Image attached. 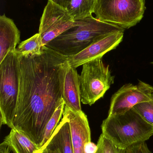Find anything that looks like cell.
Returning a JSON list of instances; mask_svg holds the SVG:
<instances>
[{
    "instance_id": "obj_1",
    "label": "cell",
    "mask_w": 153,
    "mask_h": 153,
    "mask_svg": "<svg viewBox=\"0 0 153 153\" xmlns=\"http://www.w3.org/2000/svg\"><path fill=\"white\" fill-rule=\"evenodd\" d=\"M19 91L12 128L23 133L40 149L45 128L64 102L63 82L68 56L46 46L40 53H18Z\"/></svg>"
},
{
    "instance_id": "obj_2",
    "label": "cell",
    "mask_w": 153,
    "mask_h": 153,
    "mask_svg": "<svg viewBox=\"0 0 153 153\" xmlns=\"http://www.w3.org/2000/svg\"><path fill=\"white\" fill-rule=\"evenodd\" d=\"M77 21V25L50 41L46 46L65 56L79 53L102 37L125 30L101 21L93 15Z\"/></svg>"
},
{
    "instance_id": "obj_3",
    "label": "cell",
    "mask_w": 153,
    "mask_h": 153,
    "mask_svg": "<svg viewBox=\"0 0 153 153\" xmlns=\"http://www.w3.org/2000/svg\"><path fill=\"white\" fill-rule=\"evenodd\" d=\"M101 128L102 134L123 149L146 142L153 135V126L133 108L120 115L108 116Z\"/></svg>"
},
{
    "instance_id": "obj_4",
    "label": "cell",
    "mask_w": 153,
    "mask_h": 153,
    "mask_svg": "<svg viewBox=\"0 0 153 153\" xmlns=\"http://www.w3.org/2000/svg\"><path fill=\"white\" fill-rule=\"evenodd\" d=\"M145 0H96L93 13L97 19L125 30L143 18Z\"/></svg>"
},
{
    "instance_id": "obj_5",
    "label": "cell",
    "mask_w": 153,
    "mask_h": 153,
    "mask_svg": "<svg viewBox=\"0 0 153 153\" xmlns=\"http://www.w3.org/2000/svg\"><path fill=\"white\" fill-rule=\"evenodd\" d=\"M1 126L11 128L19 91V61L16 52L8 53L0 63Z\"/></svg>"
},
{
    "instance_id": "obj_6",
    "label": "cell",
    "mask_w": 153,
    "mask_h": 153,
    "mask_svg": "<svg viewBox=\"0 0 153 153\" xmlns=\"http://www.w3.org/2000/svg\"><path fill=\"white\" fill-rule=\"evenodd\" d=\"M80 75L81 102L91 106L102 98L114 82L109 65L106 66L102 57L82 65Z\"/></svg>"
},
{
    "instance_id": "obj_7",
    "label": "cell",
    "mask_w": 153,
    "mask_h": 153,
    "mask_svg": "<svg viewBox=\"0 0 153 153\" xmlns=\"http://www.w3.org/2000/svg\"><path fill=\"white\" fill-rule=\"evenodd\" d=\"M77 25L66 9L48 0L40 19L39 32L41 45L46 46L61 34Z\"/></svg>"
},
{
    "instance_id": "obj_8",
    "label": "cell",
    "mask_w": 153,
    "mask_h": 153,
    "mask_svg": "<svg viewBox=\"0 0 153 153\" xmlns=\"http://www.w3.org/2000/svg\"><path fill=\"white\" fill-rule=\"evenodd\" d=\"M153 93V87L142 81L126 84L112 95L108 116L123 114L138 103L150 102Z\"/></svg>"
},
{
    "instance_id": "obj_9",
    "label": "cell",
    "mask_w": 153,
    "mask_h": 153,
    "mask_svg": "<svg viewBox=\"0 0 153 153\" xmlns=\"http://www.w3.org/2000/svg\"><path fill=\"white\" fill-rule=\"evenodd\" d=\"M124 31H116L102 37L79 53L68 57L67 63L76 69L90 61L103 57L107 53L115 49L122 42Z\"/></svg>"
},
{
    "instance_id": "obj_10",
    "label": "cell",
    "mask_w": 153,
    "mask_h": 153,
    "mask_svg": "<svg viewBox=\"0 0 153 153\" xmlns=\"http://www.w3.org/2000/svg\"><path fill=\"white\" fill-rule=\"evenodd\" d=\"M63 115L68 119L74 153H85V144L91 142V131L86 114L75 112L65 106Z\"/></svg>"
},
{
    "instance_id": "obj_11",
    "label": "cell",
    "mask_w": 153,
    "mask_h": 153,
    "mask_svg": "<svg viewBox=\"0 0 153 153\" xmlns=\"http://www.w3.org/2000/svg\"><path fill=\"white\" fill-rule=\"evenodd\" d=\"M63 99L65 106L75 112H83L81 107L80 75L75 68L66 63L63 82Z\"/></svg>"
},
{
    "instance_id": "obj_12",
    "label": "cell",
    "mask_w": 153,
    "mask_h": 153,
    "mask_svg": "<svg viewBox=\"0 0 153 153\" xmlns=\"http://www.w3.org/2000/svg\"><path fill=\"white\" fill-rule=\"evenodd\" d=\"M20 33L14 22L5 14L0 16V63L10 52H15Z\"/></svg>"
},
{
    "instance_id": "obj_13",
    "label": "cell",
    "mask_w": 153,
    "mask_h": 153,
    "mask_svg": "<svg viewBox=\"0 0 153 153\" xmlns=\"http://www.w3.org/2000/svg\"><path fill=\"white\" fill-rule=\"evenodd\" d=\"M63 116L62 120L56 128L51 137L38 153L46 146L54 148L58 153H74L69 121L66 116Z\"/></svg>"
},
{
    "instance_id": "obj_14",
    "label": "cell",
    "mask_w": 153,
    "mask_h": 153,
    "mask_svg": "<svg viewBox=\"0 0 153 153\" xmlns=\"http://www.w3.org/2000/svg\"><path fill=\"white\" fill-rule=\"evenodd\" d=\"M13 153H38L39 148L26 135L16 129H11L10 134L1 143Z\"/></svg>"
},
{
    "instance_id": "obj_15",
    "label": "cell",
    "mask_w": 153,
    "mask_h": 153,
    "mask_svg": "<svg viewBox=\"0 0 153 153\" xmlns=\"http://www.w3.org/2000/svg\"><path fill=\"white\" fill-rule=\"evenodd\" d=\"M96 0H72L66 8L74 20L84 19L92 15Z\"/></svg>"
},
{
    "instance_id": "obj_16",
    "label": "cell",
    "mask_w": 153,
    "mask_h": 153,
    "mask_svg": "<svg viewBox=\"0 0 153 153\" xmlns=\"http://www.w3.org/2000/svg\"><path fill=\"white\" fill-rule=\"evenodd\" d=\"M42 48L41 36L38 33L22 42L15 52L23 55L38 54L41 53Z\"/></svg>"
},
{
    "instance_id": "obj_17",
    "label": "cell",
    "mask_w": 153,
    "mask_h": 153,
    "mask_svg": "<svg viewBox=\"0 0 153 153\" xmlns=\"http://www.w3.org/2000/svg\"><path fill=\"white\" fill-rule=\"evenodd\" d=\"M65 106V104L64 101L57 108L54 113L47 124L45 128V132H44L43 141L39 151H40L47 143L48 141L51 137L53 132L54 131L58 125V123L62 118Z\"/></svg>"
},
{
    "instance_id": "obj_18",
    "label": "cell",
    "mask_w": 153,
    "mask_h": 153,
    "mask_svg": "<svg viewBox=\"0 0 153 153\" xmlns=\"http://www.w3.org/2000/svg\"><path fill=\"white\" fill-rule=\"evenodd\" d=\"M96 153H125L126 149L116 146L108 138L102 134L98 140Z\"/></svg>"
},
{
    "instance_id": "obj_19",
    "label": "cell",
    "mask_w": 153,
    "mask_h": 153,
    "mask_svg": "<svg viewBox=\"0 0 153 153\" xmlns=\"http://www.w3.org/2000/svg\"><path fill=\"white\" fill-rule=\"evenodd\" d=\"M132 108L134 109L146 121L153 126V104L151 102L138 103Z\"/></svg>"
},
{
    "instance_id": "obj_20",
    "label": "cell",
    "mask_w": 153,
    "mask_h": 153,
    "mask_svg": "<svg viewBox=\"0 0 153 153\" xmlns=\"http://www.w3.org/2000/svg\"><path fill=\"white\" fill-rule=\"evenodd\" d=\"M125 153H153L149 150L146 142L135 144L128 147Z\"/></svg>"
},
{
    "instance_id": "obj_21",
    "label": "cell",
    "mask_w": 153,
    "mask_h": 153,
    "mask_svg": "<svg viewBox=\"0 0 153 153\" xmlns=\"http://www.w3.org/2000/svg\"><path fill=\"white\" fill-rule=\"evenodd\" d=\"M98 150V146L92 142L87 143L84 146L85 153H96Z\"/></svg>"
},
{
    "instance_id": "obj_22",
    "label": "cell",
    "mask_w": 153,
    "mask_h": 153,
    "mask_svg": "<svg viewBox=\"0 0 153 153\" xmlns=\"http://www.w3.org/2000/svg\"><path fill=\"white\" fill-rule=\"evenodd\" d=\"M60 7L66 9L70 4L72 0H49Z\"/></svg>"
},
{
    "instance_id": "obj_23",
    "label": "cell",
    "mask_w": 153,
    "mask_h": 153,
    "mask_svg": "<svg viewBox=\"0 0 153 153\" xmlns=\"http://www.w3.org/2000/svg\"><path fill=\"white\" fill-rule=\"evenodd\" d=\"M40 153H58L57 151L53 147L46 146Z\"/></svg>"
},
{
    "instance_id": "obj_24",
    "label": "cell",
    "mask_w": 153,
    "mask_h": 153,
    "mask_svg": "<svg viewBox=\"0 0 153 153\" xmlns=\"http://www.w3.org/2000/svg\"><path fill=\"white\" fill-rule=\"evenodd\" d=\"M10 149L5 145L1 143L0 145V153H10Z\"/></svg>"
},
{
    "instance_id": "obj_25",
    "label": "cell",
    "mask_w": 153,
    "mask_h": 153,
    "mask_svg": "<svg viewBox=\"0 0 153 153\" xmlns=\"http://www.w3.org/2000/svg\"><path fill=\"white\" fill-rule=\"evenodd\" d=\"M150 102H152V103L153 104V93L152 95V100H151Z\"/></svg>"
},
{
    "instance_id": "obj_26",
    "label": "cell",
    "mask_w": 153,
    "mask_h": 153,
    "mask_svg": "<svg viewBox=\"0 0 153 153\" xmlns=\"http://www.w3.org/2000/svg\"><path fill=\"white\" fill-rule=\"evenodd\" d=\"M152 64L153 65V62H152Z\"/></svg>"
}]
</instances>
